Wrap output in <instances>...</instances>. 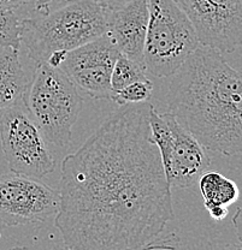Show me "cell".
Returning <instances> with one entry per match:
<instances>
[{
	"label": "cell",
	"instance_id": "5b68a950",
	"mask_svg": "<svg viewBox=\"0 0 242 250\" xmlns=\"http://www.w3.org/2000/svg\"><path fill=\"white\" fill-rule=\"evenodd\" d=\"M148 11L145 69L155 77H171L200 46L198 35L175 0H148Z\"/></svg>",
	"mask_w": 242,
	"mask_h": 250
},
{
	"label": "cell",
	"instance_id": "7402d4cb",
	"mask_svg": "<svg viewBox=\"0 0 242 250\" xmlns=\"http://www.w3.org/2000/svg\"><path fill=\"white\" fill-rule=\"evenodd\" d=\"M222 250H242V248L239 246H235V244H228Z\"/></svg>",
	"mask_w": 242,
	"mask_h": 250
},
{
	"label": "cell",
	"instance_id": "3957f363",
	"mask_svg": "<svg viewBox=\"0 0 242 250\" xmlns=\"http://www.w3.org/2000/svg\"><path fill=\"white\" fill-rule=\"evenodd\" d=\"M22 43L29 58L46 62L53 52H69L105 35L108 11L97 0H67L54 10L22 20Z\"/></svg>",
	"mask_w": 242,
	"mask_h": 250
},
{
	"label": "cell",
	"instance_id": "8fae6325",
	"mask_svg": "<svg viewBox=\"0 0 242 250\" xmlns=\"http://www.w3.org/2000/svg\"><path fill=\"white\" fill-rule=\"evenodd\" d=\"M148 18V0H132L121 9L108 12L106 35L119 53L144 67Z\"/></svg>",
	"mask_w": 242,
	"mask_h": 250
},
{
	"label": "cell",
	"instance_id": "30bf717a",
	"mask_svg": "<svg viewBox=\"0 0 242 250\" xmlns=\"http://www.w3.org/2000/svg\"><path fill=\"white\" fill-rule=\"evenodd\" d=\"M119 52L108 35L66 52L59 69L89 98L111 100V75Z\"/></svg>",
	"mask_w": 242,
	"mask_h": 250
},
{
	"label": "cell",
	"instance_id": "7c38bea8",
	"mask_svg": "<svg viewBox=\"0 0 242 250\" xmlns=\"http://www.w3.org/2000/svg\"><path fill=\"white\" fill-rule=\"evenodd\" d=\"M29 83L20 52L0 47V112L24 104Z\"/></svg>",
	"mask_w": 242,
	"mask_h": 250
},
{
	"label": "cell",
	"instance_id": "ac0fdd59",
	"mask_svg": "<svg viewBox=\"0 0 242 250\" xmlns=\"http://www.w3.org/2000/svg\"><path fill=\"white\" fill-rule=\"evenodd\" d=\"M99 4L104 7L108 12L114 11L117 9H121L124 5L129 4L132 0H97Z\"/></svg>",
	"mask_w": 242,
	"mask_h": 250
},
{
	"label": "cell",
	"instance_id": "4fadbf2b",
	"mask_svg": "<svg viewBox=\"0 0 242 250\" xmlns=\"http://www.w3.org/2000/svg\"><path fill=\"white\" fill-rule=\"evenodd\" d=\"M198 183L207 210L213 208H229L240 197L238 184L217 171L204 172Z\"/></svg>",
	"mask_w": 242,
	"mask_h": 250
},
{
	"label": "cell",
	"instance_id": "d6986e66",
	"mask_svg": "<svg viewBox=\"0 0 242 250\" xmlns=\"http://www.w3.org/2000/svg\"><path fill=\"white\" fill-rule=\"evenodd\" d=\"M29 1L30 0H0V10H15Z\"/></svg>",
	"mask_w": 242,
	"mask_h": 250
},
{
	"label": "cell",
	"instance_id": "277c9868",
	"mask_svg": "<svg viewBox=\"0 0 242 250\" xmlns=\"http://www.w3.org/2000/svg\"><path fill=\"white\" fill-rule=\"evenodd\" d=\"M24 105L48 142L66 147L83 107L77 87L59 67L36 65Z\"/></svg>",
	"mask_w": 242,
	"mask_h": 250
},
{
	"label": "cell",
	"instance_id": "52a82bcc",
	"mask_svg": "<svg viewBox=\"0 0 242 250\" xmlns=\"http://www.w3.org/2000/svg\"><path fill=\"white\" fill-rule=\"evenodd\" d=\"M0 141L12 173L41 179L56 167L47 140L24 104L1 112Z\"/></svg>",
	"mask_w": 242,
	"mask_h": 250
},
{
	"label": "cell",
	"instance_id": "6da1fadb",
	"mask_svg": "<svg viewBox=\"0 0 242 250\" xmlns=\"http://www.w3.org/2000/svg\"><path fill=\"white\" fill-rule=\"evenodd\" d=\"M150 108L121 106L62 161L54 225L66 249L147 248L175 218Z\"/></svg>",
	"mask_w": 242,
	"mask_h": 250
},
{
	"label": "cell",
	"instance_id": "ffe728a7",
	"mask_svg": "<svg viewBox=\"0 0 242 250\" xmlns=\"http://www.w3.org/2000/svg\"><path fill=\"white\" fill-rule=\"evenodd\" d=\"M233 225L235 228L236 236H238L239 241L242 243V208L239 207L236 209L235 214L233 217Z\"/></svg>",
	"mask_w": 242,
	"mask_h": 250
},
{
	"label": "cell",
	"instance_id": "2e32d148",
	"mask_svg": "<svg viewBox=\"0 0 242 250\" xmlns=\"http://www.w3.org/2000/svg\"><path fill=\"white\" fill-rule=\"evenodd\" d=\"M153 83L148 78L127 85L123 89L112 94L111 100H113L117 105L126 106L132 104H142L147 103L152 96Z\"/></svg>",
	"mask_w": 242,
	"mask_h": 250
},
{
	"label": "cell",
	"instance_id": "e0dca14e",
	"mask_svg": "<svg viewBox=\"0 0 242 250\" xmlns=\"http://www.w3.org/2000/svg\"><path fill=\"white\" fill-rule=\"evenodd\" d=\"M166 241H164V243L161 244H154L153 243L152 246L147 247V248H144V249H140V250H175V247L174 246H170V244H166L165 243ZM9 250H29L27 248V247H14V248L9 249ZM51 250H69L66 249L65 247L63 246H56L53 247Z\"/></svg>",
	"mask_w": 242,
	"mask_h": 250
},
{
	"label": "cell",
	"instance_id": "7a4b0ae2",
	"mask_svg": "<svg viewBox=\"0 0 242 250\" xmlns=\"http://www.w3.org/2000/svg\"><path fill=\"white\" fill-rule=\"evenodd\" d=\"M168 90L169 112L211 152L242 153V74L223 54L200 45Z\"/></svg>",
	"mask_w": 242,
	"mask_h": 250
},
{
	"label": "cell",
	"instance_id": "ba28073f",
	"mask_svg": "<svg viewBox=\"0 0 242 250\" xmlns=\"http://www.w3.org/2000/svg\"><path fill=\"white\" fill-rule=\"evenodd\" d=\"M59 191L39 179L16 173L0 174V224L21 226L40 224L56 215Z\"/></svg>",
	"mask_w": 242,
	"mask_h": 250
},
{
	"label": "cell",
	"instance_id": "5bb4252c",
	"mask_svg": "<svg viewBox=\"0 0 242 250\" xmlns=\"http://www.w3.org/2000/svg\"><path fill=\"white\" fill-rule=\"evenodd\" d=\"M146 69L132 59L127 58L119 53L111 75V88L112 94L123 89L127 85L136 82V81L146 80Z\"/></svg>",
	"mask_w": 242,
	"mask_h": 250
},
{
	"label": "cell",
	"instance_id": "8992f818",
	"mask_svg": "<svg viewBox=\"0 0 242 250\" xmlns=\"http://www.w3.org/2000/svg\"><path fill=\"white\" fill-rule=\"evenodd\" d=\"M150 127V141L159 152L170 188L184 189L195 186L211 165L206 148L170 112L161 114L152 105Z\"/></svg>",
	"mask_w": 242,
	"mask_h": 250
},
{
	"label": "cell",
	"instance_id": "9a60e30c",
	"mask_svg": "<svg viewBox=\"0 0 242 250\" xmlns=\"http://www.w3.org/2000/svg\"><path fill=\"white\" fill-rule=\"evenodd\" d=\"M22 20L15 10H0V47L20 52L22 46Z\"/></svg>",
	"mask_w": 242,
	"mask_h": 250
},
{
	"label": "cell",
	"instance_id": "44dd1931",
	"mask_svg": "<svg viewBox=\"0 0 242 250\" xmlns=\"http://www.w3.org/2000/svg\"><path fill=\"white\" fill-rule=\"evenodd\" d=\"M53 1V0H35V7L38 12L46 11L49 7V4Z\"/></svg>",
	"mask_w": 242,
	"mask_h": 250
},
{
	"label": "cell",
	"instance_id": "9c48e42d",
	"mask_svg": "<svg viewBox=\"0 0 242 250\" xmlns=\"http://www.w3.org/2000/svg\"><path fill=\"white\" fill-rule=\"evenodd\" d=\"M200 45L230 53L242 46V0H175Z\"/></svg>",
	"mask_w": 242,
	"mask_h": 250
}]
</instances>
